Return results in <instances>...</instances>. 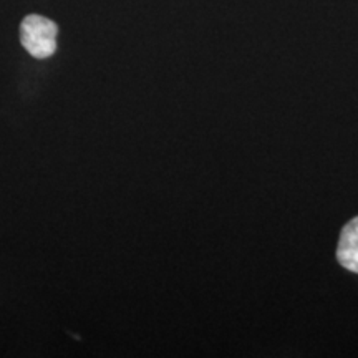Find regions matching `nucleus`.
Listing matches in <instances>:
<instances>
[{"instance_id":"nucleus-2","label":"nucleus","mask_w":358,"mask_h":358,"mask_svg":"<svg viewBox=\"0 0 358 358\" xmlns=\"http://www.w3.org/2000/svg\"><path fill=\"white\" fill-rule=\"evenodd\" d=\"M337 259L347 271L358 274V217L352 219L340 234Z\"/></svg>"},{"instance_id":"nucleus-1","label":"nucleus","mask_w":358,"mask_h":358,"mask_svg":"<svg viewBox=\"0 0 358 358\" xmlns=\"http://www.w3.org/2000/svg\"><path fill=\"white\" fill-rule=\"evenodd\" d=\"M58 27L42 15H27L20 25V42L30 55L43 60L57 50Z\"/></svg>"}]
</instances>
